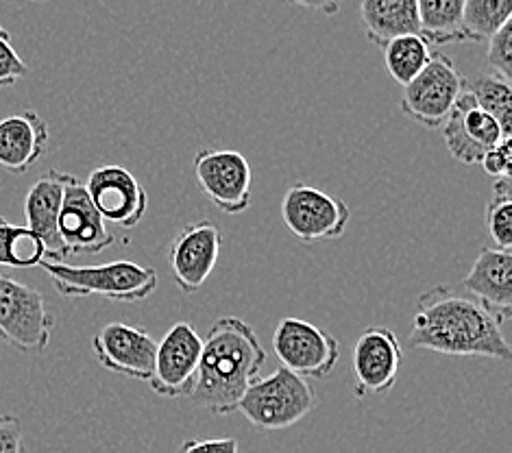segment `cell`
<instances>
[{
    "mask_svg": "<svg viewBox=\"0 0 512 453\" xmlns=\"http://www.w3.org/2000/svg\"><path fill=\"white\" fill-rule=\"evenodd\" d=\"M502 321L473 297L447 286L423 292L412 316L408 345L456 358H493L510 362L512 349Z\"/></svg>",
    "mask_w": 512,
    "mask_h": 453,
    "instance_id": "1",
    "label": "cell"
},
{
    "mask_svg": "<svg viewBox=\"0 0 512 453\" xmlns=\"http://www.w3.org/2000/svg\"><path fill=\"white\" fill-rule=\"evenodd\" d=\"M264 362L266 351L255 329L238 316H221L203 338L197 384L188 399L216 416L236 412Z\"/></svg>",
    "mask_w": 512,
    "mask_h": 453,
    "instance_id": "2",
    "label": "cell"
},
{
    "mask_svg": "<svg viewBox=\"0 0 512 453\" xmlns=\"http://www.w3.org/2000/svg\"><path fill=\"white\" fill-rule=\"evenodd\" d=\"M40 266L64 297H101L118 303H138L149 299L160 286V275L153 266L131 260H116L101 266H72L42 260Z\"/></svg>",
    "mask_w": 512,
    "mask_h": 453,
    "instance_id": "3",
    "label": "cell"
},
{
    "mask_svg": "<svg viewBox=\"0 0 512 453\" xmlns=\"http://www.w3.org/2000/svg\"><path fill=\"white\" fill-rule=\"evenodd\" d=\"M316 406L314 388L306 377L279 366L268 377H258L238 401V412L260 432H282L297 425Z\"/></svg>",
    "mask_w": 512,
    "mask_h": 453,
    "instance_id": "4",
    "label": "cell"
},
{
    "mask_svg": "<svg viewBox=\"0 0 512 453\" xmlns=\"http://www.w3.org/2000/svg\"><path fill=\"white\" fill-rule=\"evenodd\" d=\"M55 314L40 290L0 275V340L22 353H42L51 345Z\"/></svg>",
    "mask_w": 512,
    "mask_h": 453,
    "instance_id": "5",
    "label": "cell"
},
{
    "mask_svg": "<svg viewBox=\"0 0 512 453\" xmlns=\"http://www.w3.org/2000/svg\"><path fill=\"white\" fill-rule=\"evenodd\" d=\"M465 90L467 79L454 61L436 53L419 75L404 85L401 114L425 129H441Z\"/></svg>",
    "mask_w": 512,
    "mask_h": 453,
    "instance_id": "6",
    "label": "cell"
},
{
    "mask_svg": "<svg viewBox=\"0 0 512 453\" xmlns=\"http://www.w3.org/2000/svg\"><path fill=\"white\" fill-rule=\"evenodd\" d=\"M349 205L308 183H292L282 199V220L297 240L314 244L338 240L349 225Z\"/></svg>",
    "mask_w": 512,
    "mask_h": 453,
    "instance_id": "7",
    "label": "cell"
},
{
    "mask_svg": "<svg viewBox=\"0 0 512 453\" xmlns=\"http://www.w3.org/2000/svg\"><path fill=\"white\" fill-rule=\"evenodd\" d=\"M273 351L284 369L306 379L327 377L340 360L338 338L297 316H286L277 323Z\"/></svg>",
    "mask_w": 512,
    "mask_h": 453,
    "instance_id": "8",
    "label": "cell"
},
{
    "mask_svg": "<svg viewBox=\"0 0 512 453\" xmlns=\"http://www.w3.org/2000/svg\"><path fill=\"white\" fill-rule=\"evenodd\" d=\"M203 338L190 323H175L157 342L155 366L149 386L166 399L190 397L199 375Z\"/></svg>",
    "mask_w": 512,
    "mask_h": 453,
    "instance_id": "9",
    "label": "cell"
},
{
    "mask_svg": "<svg viewBox=\"0 0 512 453\" xmlns=\"http://www.w3.org/2000/svg\"><path fill=\"white\" fill-rule=\"evenodd\" d=\"M194 175L212 205L225 214H242L251 205V164L240 151L201 149L194 157Z\"/></svg>",
    "mask_w": 512,
    "mask_h": 453,
    "instance_id": "10",
    "label": "cell"
},
{
    "mask_svg": "<svg viewBox=\"0 0 512 453\" xmlns=\"http://www.w3.org/2000/svg\"><path fill=\"white\" fill-rule=\"evenodd\" d=\"M404 360L401 342L388 327H367L353 342L351 349V373L356 379L358 399L367 395H386L395 388Z\"/></svg>",
    "mask_w": 512,
    "mask_h": 453,
    "instance_id": "11",
    "label": "cell"
},
{
    "mask_svg": "<svg viewBox=\"0 0 512 453\" xmlns=\"http://www.w3.org/2000/svg\"><path fill=\"white\" fill-rule=\"evenodd\" d=\"M155 351V338L129 323H107L92 338V355L105 371L146 384L153 375Z\"/></svg>",
    "mask_w": 512,
    "mask_h": 453,
    "instance_id": "12",
    "label": "cell"
},
{
    "mask_svg": "<svg viewBox=\"0 0 512 453\" xmlns=\"http://www.w3.org/2000/svg\"><path fill=\"white\" fill-rule=\"evenodd\" d=\"M85 190L105 223L123 229L138 227L149 210V194L136 175L123 166L107 164L94 168L85 181Z\"/></svg>",
    "mask_w": 512,
    "mask_h": 453,
    "instance_id": "13",
    "label": "cell"
},
{
    "mask_svg": "<svg viewBox=\"0 0 512 453\" xmlns=\"http://www.w3.org/2000/svg\"><path fill=\"white\" fill-rule=\"evenodd\" d=\"M59 238L70 255H96L114 247L116 236L107 229L103 216L96 212L85 183L75 175H66L62 210H59Z\"/></svg>",
    "mask_w": 512,
    "mask_h": 453,
    "instance_id": "14",
    "label": "cell"
},
{
    "mask_svg": "<svg viewBox=\"0 0 512 453\" xmlns=\"http://www.w3.org/2000/svg\"><path fill=\"white\" fill-rule=\"evenodd\" d=\"M223 234L212 220H197L179 231L170 242V271L186 295H194L214 273L221 255Z\"/></svg>",
    "mask_w": 512,
    "mask_h": 453,
    "instance_id": "15",
    "label": "cell"
},
{
    "mask_svg": "<svg viewBox=\"0 0 512 453\" xmlns=\"http://www.w3.org/2000/svg\"><path fill=\"white\" fill-rule=\"evenodd\" d=\"M441 129L451 157L467 166L480 164L486 151L493 149L504 138H510L504 133L502 125L475 103L469 90L460 94V99Z\"/></svg>",
    "mask_w": 512,
    "mask_h": 453,
    "instance_id": "16",
    "label": "cell"
},
{
    "mask_svg": "<svg viewBox=\"0 0 512 453\" xmlns=\"http://www.w3.org/2000/svg\"><path fill=\"white\" fill-rule=\"evenodd\" d=\"M66 175L59 170H48L44 177L33 183L27 199H24V216L27 227L38 236L46 249V260L66 262V249L59 238V210H62Z\"/></svg>",
    "mask_w": 512,
    "mask_h": 453,
    "instance_id": "17",
    "label": "cell"
},
{
    "mask_svg": "<svg viewBox=\"0 0 512 453\" xmlns=\"http://www.w3.org/2000/svg\"><path fill=\"white\" fill-rule=\"evenodd\" d=\"M48 149V125L44 118L24 109L0 120V168L24 175L40 162Z\"/></svg>",
    "mask_w": 512,
    "mask_h": 453,
    "instance_id": "18",
    "label": "cell"
},
{
    "mask_svg": "<svg viewBox=\"0 0 512 453\" xmlns=\"http://www.w3.org/2000/svg\"><path fill=\"white\" fill-rule=\"evenodd\" d=\"M462 286L486 310L506 323L512 314V253L502 249H482L475 257Z\"/></svg>",
    "mask_w": 512,
    "mask_h": 453,
    "instance_id": "19",
    "label": "cell"
},
{
    "mask_svg": "<svg viewBox=\"0 0 512 453\" xmlns=\"http://www.w3.org/2000/svg\"><path fill=\"white\" fill-rule=\"evenodd\" d=\"M360 16L375 46H384L399 35H421L417 0H360Z\"/></svg>",
    "mask_w": 512,
    "mask_h": 453,
    "instance_id": "20",
    "label": "cell"
},
{
    "mask_svg": "<svg viewBox=\"0 0 512 453\" xmlns=\"http://www.w3.org/2000/svg\"><path fill=\"white\" fill-rule=\"evenodd\" d=\"M421 35L428 44L465 42L462 35V7L465 0H417Z\"/></svg>",
    "mask_w": 512,
    "mask_h": 453,
    "instance_id": "21",
    "label": "cell"
},
{
    "mask_svg": "<svg viewBox=\"0 0 512 453\" xmlns=\"http://www.w3.org/2000/svg\"><path fill=\"white\" fill-rule=\"evenodd\" d=\"M382 48L388 77L399 85L410 83L432 57L430 44L425 42L423 35H399V38L386 42Z\"/></svg>",
    "mask_w": 512,
    "mask_h": 453,
    "instance_id": "22",
    "label": "cell"
},
{
    "mask_svg": "<svg viewBox=\"0 0 512 453\" xmlns=\"http://www.w3.org/2000/svg\"><path fill=\"white\" fill-rule=\"evenodd\" d=\"M42 260H46L42 240L27 225L18 227L0 216V266L35 268Z\"/></svg>",
    "mask_w": 512,
    "mask_h": 453,
    "instance_id": "23",
    "label": "cell"
},
{
    "mask_svg": "<svg viewBox=\"0 0 512 453\" xmlns=\"http://www.w3.org/2000/svg\"><path fill=\"white\" fill-rule=\"evenodd\" d=\"M512 0H465L462 7V35L465 42L489 40L512 18Z\"/></svg>",
    "mask_w": 512,
    "mask_h": 453,
    "instance_id": "24",
    "label": "cell"
},
{
    "mask_svg": "<svg viewBox=\"0 0 512 453\" xmlns=\"http://www.w3.org/2000/svg\"><path fill=\"white\" fill-rule=\"evenodd\" d=\"M467 90L473 94L475 103H478L486 114H491L499 125H502L506 136H510L512 131L510 81L495 75V72H486V75H480L473 83H467Z\"/></svg>",
    "mask_w": 512,
    "mask_h": 453,
    "instance_id": "25",
    "label": "cell"
},
{
    "mask_svg": "<svg viewBox=\"0 0 512 453\" xmlns=\"http://www.w3.org/2000/svg\"><path fill=\"white\" fill-rule=\"evenodd\" d=\"M486 229L495 242V249L510 251L512 247V181L510 175L497 177L493 199L486 205Z\"/></svg>",
    "mask_w": 512,
    "mask_h": 453,
    "instance_id": "26",
    "label": "cell"
},
{
    "mask_svg": "<svg viewBox=\"0 0 512 453\" xmlns=\"http://www.w3.org/2000/svg\"><path fill=\"white\" fill-rule=\"evenodd\" d=\"M486 42H489V53H486V59H489L493 72L499 77H504L506 81H510V77H512V20L506 22L497 33H493Z\"/></svg>",
    "mask_w": 512,
    "mask_h": 453,
    "instance_id": "27",
    "label": "cell"
},
{
    "mask_svg": "<svg viewBox=\"0 0 512 453\" xmlns=\"http://www.w3.org/2000/svg\"><path fill=\"white\" fill-rule=\"evenodd\" d=\"M29 66L24 61L11 42V35L5 27H0V88L18 83L22 77H27Z\"/></svg>",
    "mask_w": 512,
    "mask_h": 453,
    "instance_id": "28",
    "label": "cell"
},
{
    "mask_svg": "<svg viewBox=\"0 0 512 453\" xmlns=\"http://www.w3.org/2000/svg\"><path fill=\"white\" fill-rule=\"evenodd\" d=\"M480 164L484 168V173L497 179V177H506L510 175V164H512V144L510 138H504L499 144H495L493 149L486 151L480 159Z\"/></svg>",
    "mask_w": 512,
    "mask_h": 453,
    "instance_id": "29",
    "label": "cell"
},
{
    "mask_svg": "<svg viewBox=\"0 0 512 453\" xmlns=\"http://www.w3.org/2000/svg\"><path fill=\"white\" fill-rule=\"evenodd\" d=\"M0 453H24L22 423L14 414H0Z\"/></svg>",
    "mask_w": 512,
    "mask_h": 453,
    "instance_id": "30",
    "label": "cell"
},
{
    "mask_svg": "<svg viewBox=\"0 0 512 453\" xmlns=\"http://www.w3.org/2000/svg\"><path fill=\"white\" fill-rule=\"evenodd\" d=\"M236 438H192L179 447L177 453H238Z\"/></svg>",
    "mask_w": 512,
    "mask_h": 453,
    "instance_id": "31",
    "label": "cell"
},
{
    "mask_svg": "<svg viewBox=\"0 0 512 453\" xmlns=\"http://www.w3.org/2000/svg\"><path fill=\"white\" fill-rule=\"evenodd\" d=\"M282 3L295 5L301 9H310V11H319L323 16H336L340 11V5H343V0H282Z\"/></svg>",
    "mask_w": 512,
    "mask_h": 453,
    "instance_id": "32",
    "label": "cell"
},
{
    "mask_svg": "<svg viewBox=\"0 0 512 453\" xmlns=\"http://www.w3.org/2000/svg\"><path fill=\"white\" fill-rule=\"evenodd\" d=\"M27 3H46V0H27Z\"/></svg>",
    "mask_w": 512,
    "mask_h": 453,
    "instance_id": "33",
    "label": "cell"
}]
</instances>
